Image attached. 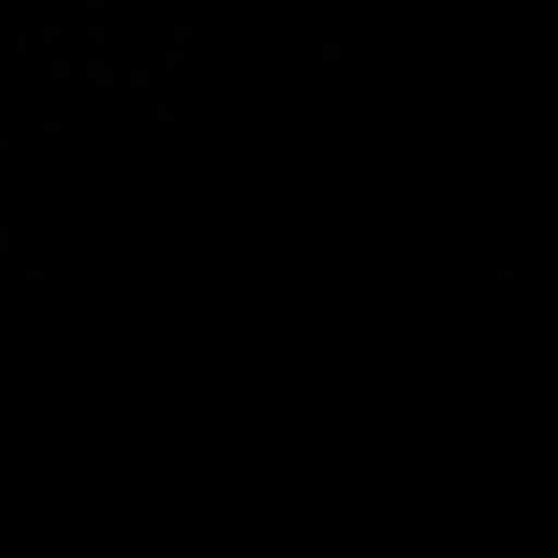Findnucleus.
Listing matches in <instances>:
<instances>
[]
</instances>
